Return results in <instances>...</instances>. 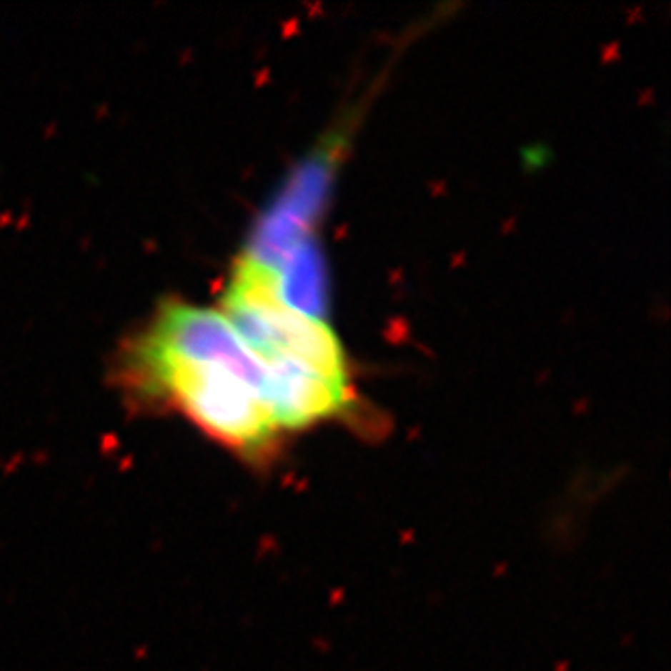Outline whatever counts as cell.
<instances>
[{
    "mask_svg": "<svg viewBox=\"0 0 671 671\" xmlns=\"http://www.w3.org/2000/svg\"><path fill=\"white\" fill-rule=\"evenodd\" d=\"M337 150L324 148L289 179L272 207L257 219L242 259L276 272L311 235V227L324 209V198L334 174Z\"/></svg>",
    "mask_w": 671,
    "mask_h": 671,
    "instance_id": "3957f363",
    "label": "cell"
},
{
    "mask_svg": "<svg viewBox=\"0 0 671 671\" xmlns=\"http://www.w3.org/2000/svg\"><path fill=\"white\" fill-rule=\"evenodd\" d=\"M274 276L276 292L287 307L304 315L324 319L326 313L324 257L311 237L287 257V261L274 272Z\"/></svg>",
    "mask_w": 671,
    "mask_h": 671,
    "instance_id": "277c9868",
    "label": "cell"
},
{
    "mask_svg": "<svg viewBox=\"0 0 671 671\" xmlns=\"http://www.w3.org/2000/svg\"><path fill=\"white\" fill-rule=\"evenodd\" d=\"M116 382L139 409L172 411L248 463L281 439L267 402V372L219 309L165 300L129 334Z\"/></svg>",
    "mask_w": 671,
    "mask_h": 671,
    "instance_id": "6da1fadb",
    "label": "cell"
},
{
    "mask_svg": "<svg viewBox=\"0 0 671 671\" xmlns=\"http://www.w3.org/2000/svg\"><path fill=\"white\" fill-rule=\"evenodd\" d=\"M229 317L257 359L269 369H307L334 380H348L342 342L317 317L287 307L276 292V276L239 257L222 296Z\"/></svg>",
    "mask_w": 671,
    "mask_h": 671,
    "instance_id": "7a4b0ae2",
    "label": "cell"
}]
</instances>
